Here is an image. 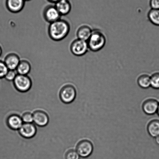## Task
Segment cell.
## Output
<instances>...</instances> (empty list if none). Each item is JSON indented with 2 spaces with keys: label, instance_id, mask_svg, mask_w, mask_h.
<instances>
[{
  "label": "cell",
  "instance_id": "7",
  "mask_svg": "<svg viewBox=\"0 0 159 159\" xmlns=\"http://www.w3.org/2000/svg\"><path fill=\"white\" fill-rule=\"evenodd\" d=\"M43 16L45 21L50 24L60 19L62 16L55 6H49L45 8Z\"/></svg>",
  "mask_w": 159,
  "mask_h": 159
},
{
  "label": "cell",
  "instance_id": "21",
  "mask_svg": "<svg viewBox=\"0 0 159 159\" xmlns=\"http://www.w3.org/2000/svg\"><path fill=\"white\" fill-rule=\"evenodd\" d=\"M8 70V68L4 61L0 60V79L4 78Z\"/></svg>",
  "mask_w": 159,
  "mask_h": 159
},
{
  "label": "cell",
  "instance_id": "28",
  "mask_svg": "<svg viewBox=\"0 0 159 159\" xmlns=\"http://www.w3.org/2000/svg\"><path fill=\"white\" fill-rule=\"evenodd\" d=\"M2 49L1 46H0V57H1V56L2 55Z\"/></svg>",
  "mask_w": 159,
  "mask_h": 159
},
{
  "label": "cell",
  "instance_id": "10",
  "mask_svg": "<svg viewBox=\"0 0 159 159\" xmlns=\"http://www.w3.org/2000/svg\"><path fill=\"white\" fill-rule=\"evenodd\" d=\"M34 117V123L35 125L39 127H44L48 124L49 117L48 114L43 111H37L33 114Z\"/></svg>",
  "mask_w": 159,
  "mask_h": 159
},
{
  "label": "cell",
  "instance_id": "18",
  "mask_svg": "<svg viewBox=\"0 0 159 159\" xmlns=\"http://www.w3.org/2000/svg\"><path fill=\"white\" fill-rule=\"evenodd\" d=\"M138 83L141 88H148L151 86V77L147 74L142 75L138 78Z\"/></svg>",
  "mask_w": 159,
  "mask_h": 159
},
{
  "label": "cell",
  "instance_id": "20",
  "mask_svg": "<svg viewBox=\"0 0 159 159\" xmlns=\"http://www.w3.org/2000/svg\"><path fill=\"white\" fill-rule=\"evenodd\" d=\"M151 86L152 88L159 89V72L154 73L151 77Z\"/></svg>",
  "mask_w": 159,
  "mask_h": 159
},
{
  "label": "cell",
  "instance_id": "5",
  "mask_svg": "<svg viewBox=\"0 0 159 159\" xmlns=\"http://www.w3.org/2000/svg\"><path fill=\"white\" fill-rule=\"evenodd\" d=\"M13 82L16 88L21 92L28 91L32 85V80L28 75L18 74Z\"/></svg>",
  "mask_w": 159,
  "mask_h": 159
},
{
  "label": "cell",
  "instance_id": "23",
  "mask_svg": "<svg viewBox=\"0 0 159 159\" xmlns=\"http://www.w3.org/2000/svg\"><path fill=\"white\" fill-rule=\"evenodd\" d=\"M18 74L16 70H9L4 79L9 82H12L15 79Z\"/></svg>",
  "mask_w": 159,
  "mask_h": 159
},
{
  "label": "cell",
  "instance_id": "3",
  "mask_svg": "<svg viewBox=\"0 0 159 159\" xmlns=\"http://www.w3.org/2000/svg\"><path fill=\"white\" fill-rule=\"evenodd\" d=\"M77 86L68 84L65 86L61 90V99L65 103H70L75 100L77 96Z\"/></svg>",
  "mask_w": 159,
  "mask_h": 159
},
{
  "label": "cell",
  "instance_id": "17",
  "mask_svg": "<svg viewBox=\"0 0 159 159\" xmlns=\"http://www.w3.org/2000/svg\"><path fill=\"white\" fill-rule=\"evenodd\" d=\"M148 131L151 136L156 138L159 135V120H154L149 122Z\"/></svg>",
  "mask_w": 159,
  "mask_h": 159
},
{
  "label": "cell",
  "instance_id": "22",
  "mask_svg": "<svg viewBox=\"0 0 159 159\" xmlns=\"http://www.w3.org/2000/svg\"><path fill=\"white\" fill-rule=\"evenodd\" d=\"M21 118L23 123H34L33 114L30 112H26L23 114Z\"/></svg>",
  "mask_w": 159,
  "mask_h": 159
},
{
  "label": "cell",
  "instance_id": "15",
  "mask_svg": "<svg viewBox=\"0 0 159 159\" xmlns=\"http://www.w3.org/2000/svg\"><path fill=\"white\" fill-rule=\"evenodd\" d=\"M93 30L91 28L86 25H83L80 27L77 32V39L87 41L91 35Z\"/></svg>",
  "mask_w": 159,
  "mask_h": 159
},
{
  "label": "cell",
  "instance_id": "1",
  "mask_svg": "<svg viewBox=\"0 0 159 159\" xmlns=\"http://www.w3.org/2000/svg\"><path fill=\"white\" fill-rule=\"evenodd\" d=\"M70 31L69 23L65 20L60 19L49 24L48 34L51 39L59 42L68 36Z\"/></svg>",
  "mask_w": 159,
  "mask_h": 159
},
{
  "label": "cell",
  "instance_id": "30",
  "mask_svg": "<svg viewBox=\"0 0 159 159\" xmlns=\"http://www.w3.org/2000/svg\"><path fill=\"white\" fill-rule=\"evenodd\" d=\"M31 1V0H25V1Z\"/></svg>",
  "mask_w": 159,
  "mask_h": 159
},
{
  "label": "cell",
  "instance_id": "6",
  "mask_svg": "<svg viewBox=\"0 0 159 159\" xmlns=\"http://www.w3.org/2000/svg\"><path fill=\"white\" fill-rule=\"evenodd\" d=\"M76 150L80 156L82 158H86L93 152V145L89 140H82L78 144Z\"/></svg>",
  "mask_w": 159,
  "mask_h": 159
},
{
  "label": "cell",
  "instance_id": "11",
  "mask_svg": "<svg viewBox=\"0 0 159 159\" xmlns=\"http://www.w3.org/2000/svg\"><path fill=\"white\" fill-rule=\"evenodd\" d=\"M159 103L156 100L149 99L143 103V111L148 115H153L158 111Z\"/></svg>",
  "mask_w": 159,
  "mask_h": 159
},
{
  "label": "cell",
  "instance_id": "27",
  "mask_svg": "<svg viewBox=\"0 0 159 159\" xmlns=\"http://www.w3.org/2000/svg\"><path fill=\"white\" fill-rule=\"evenodd\" d=\"M48 1L50 2L55 3H55L60 1V0H48Z\"/></svg>",
  "mask_w": 159,
  "mask_h": 159
},
{
  "label": "cell",
  "instance_id": "29",
  "mask_svg": "<svg viewBox=\"0 0 159 159\" xmlns=\"http://www.w3.org/2000/svg\"><path fill=\"white\" fill-rule=\"evenodd\" d=\"M157 113H158V115L159 116V106H158V111H157Z\"/></svg>",
  "mask_w": 159,
  "mask_h": 159
},
{
  "label": "cell",
  "instance_id": "16",
  "mask_svg": "<svg viewBox=\"0 0 159 159\" xmlns=\"http://www.w3.org/2000/svg\"><path fill=\"white\" fill-rule=\"evenodd\" d=\"M16 70L18 74L27 75L32 70V66L30 63L28 61L22 60L20 61Z\"/></svg>",
  "mask_w": 159,
  "mask_h": 159
},
{
  "label": "cell",
  "instance_id": "4",
  "mask_svg": "<svg viewBox=\"0 0 159 159\" xmlns=\"http://www.w3.org/2000/svg\"><path fill=\"white\" fill-rule=\"evenodd\" d=\"M70 51L73 55L81 57L86 53L89 49L87 41L77 39L71 43Z\"/></svg>",
  "mask_w": 159,
  "mask_h": 159
},
{
  "label": "cell",
  "instance_id": "19",
  "mask_svg": "<svg viewBox=\"0 0 159 159\" xmlns=\"http://www.w3.org/2000/svg\"><path fill=\"white\" fill-rule=\"evenodd\" d=\"M148 18L152 24L159 26V9H151L148 13Z\"/></svg>",
  "mask_w": 159,
  "mask_h": 159
},
{
  "label": "cell",
  "instance_id": "2",
  "mask_svg": "<svg viewBox=\"0 0 159 159\" xmlns=\"http://www.w3.org/2000/svg\"><path fill=\"white\" fill-rule=\"evenodd\" d=\"M89 49L93 52L100 51L105 46L106 39L101 31L98 29L93 30L89 39L87 41Z\"/></svg>",
  "mask_w": 159,
  "mask_h": 159
},
{
  "label": "cell",
  "instance_id": "9",
  "mask_svg": "<svg viewBox=\"0 0 159 159\" xmlns=\"http://www.w3.org/2000/svg\"><path fill=\"white\" fill-rule=\"evenodd\" d=\"M25 3V0H6V6L10 12L18 13L24 8Z\"/></svg>",
  "mask_w": 159,
  "mask_h": 159
},
{
  "label": "cell",
  "instance_id": "13",
  "mask_svg": "<svg viewBox=\"0 0 159 159\" xmlns=\"http://www.w3.org/2000/svg\"><path fill=\"white\" fill-rule=\"evenodd\" d=\"M55 6L61 16L68 15L72 8L69 0H60L55 3Z\"/></svg>",
  "mask_w": 159,
  "mask_h": 159
},
{
  "label": "cell",
  "instance_id": "12",
  "mask_svg": "<svg viewBox=\"0 0 159 159\" xmlns=\"http://www.w3.org/2000/svg\"><path fill=\"white\" fill-rule=\"evenodd\" d=\"M19 56L15 53L8 54L4 59V62L9 70H16L20 63Z\"/></svg>",
  "mask_w": 159,
  "mask_h": 159
},
{
  "label": "cell",
  "instance_id": "14",
  "mask_svg": "<svg viewBox=\"0 0 159 159\" xmlns=\"http://www.w3.org/2000/svg\"><path fill=\"white\" fill-rule=\"evenodd\" d=\"M7 123L10 128L18 130L23 124L21 116L16 115H10L7 118Z\"/></svg>",
  "mask_w": 159,
  "mask_h": 159
},
{
  "label": "cell",
  "instance_id": "24",
  "mask_svg": "<svg viewBox=\"0 0 159 159\" xmlns=\"http://www.w3.org/2000/svg\"><path fill=\"white\" fill-rule=\"evenodd\" d=\"M80 157L75 149H71L67 152L66 159H79Z\"/></svg>",
  "mask_w": 159,
  "mask_h": 159
},
{
  "label": "cell",
  "instance_id": "26",
  "mask_svg": "<svg viewBox=\"0 0 159 159\" xmlns=\"http://www.w3.org/2000/svg\"><path fill=\"white\" fill-rule=\"evenodd\" d=\"M155 141L157 144L159 145V135L155 138Z\"/></svg>",
  "mask_w": 159,
  "mask_h": 159
},
{
  "label": "cell",
  "instance_id": "8",
  "mask_svg": "<svg viewBox=\"0 0 159 159\" xmlns=\"http://www.w3.org/2000/svg\"><path fill=\"white\" fill-rule=\"evenodd\" d=\"M18 130L20 134L24 138H32L36 133V126L34 123H23Z\"/></svg>",
  "mask_w": 159,
  "mask_h": 159
},
{
  "label": "cell",
  "instance_id": "25",
  "mask_svg": "<svg viewBox=\"0 0 159 159\" xmlns=\"http://www.w3.org/2000/svg\"><path fill=\"white\" fill-rule=\"evenodd\" d=\"M150 5L152 9H159V0H150Z\"/></svg>",
  "mask_w": 159,
  "mask_h": 159
}]
</instances>
